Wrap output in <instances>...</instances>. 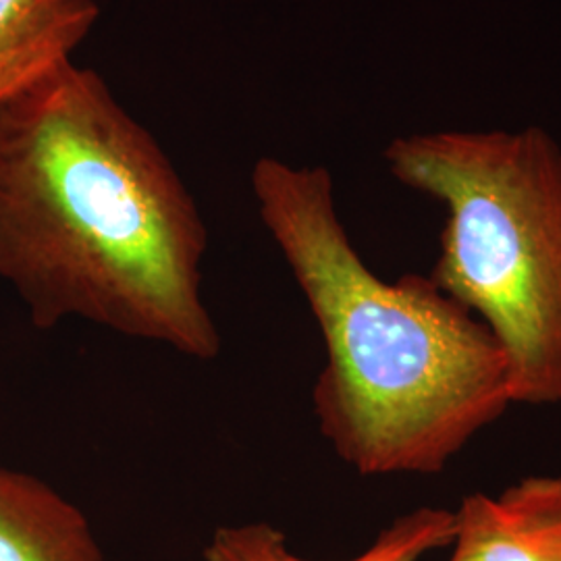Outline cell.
I'll return each instance as SVG.
<instances>
[{"label":"cell","mask_w":561,"mask_h":561,"mask_svg":"<svg viewBox=\"0 0 561 561\" xmlns=\"http://www.w3.org/2000/svg\"><path fill=\"white\" fill-rule=\"evenodd\" d=\"M206 248L180 171L99 71L62 62L0 106V279L38 331L80 319L213 360Z\"/></svg>","instance_id":"6da1fadb"},{"label":"cell","mask_w":561,"mask_h":561,"mask_svg":"<svg viewBox=\"0 0 561 561\" xmlns=\"http://www.w3.org/2000/svg\"><path fill=\"white\" fill-rule=\"evenodd\" d=\"M252 192L321 329L312 405L322 437L362 477L443 472L514 403L502 343L428 275L370 271L327 167L262 157Z\"/></svg>","instance_id":"7a4b0ae2"},{"label":"cell","mask_w":561,"mask_h":561,"mask_svg":"<svg viewBox=\"0 0 561 561\" xmlns=\"http://www.w3.org/2000/svg\"><path fill=\"white\" fill-rule=\"evenodd\" d=\"M385 161L445 206L428 277L502 343L514 403L560 405V144L541 127L428 131L396 138Z\"/></svg>","instance_id":"3957f363"},{"label":"cell","mask_w":561,"mask_h":561,"mask_svg":"<svg viewBox=\"0 0 561 561\" xmlns=\"http://www.w3.org/2000/svg\"><path fill=\"white\" fill-rule=\"evenodd\" d=\"M447 561H561V474L461 500Z\"/></svg>","instance_id":"277c9868"},{"label":"cell","mask_w":561,"mask_h":561,"mask_svg":"<svg viewBox=\"0 0 561 561\" xmlns=\"http://www.w3.org/2000/svg\"><path fill=\"white\" fill-rule=\"evenodd\" d=\"M0 561H104L80 507L34 474L0 466Z\"/></svg>","instance_id":"5b68a950"},{"label":"cell","mask_w":561,"mask_h":561,"mask_svg":"<svg viewBox=\"0 0 561 561\" xmlns=\"http://www.w3.org/2000/svg\"><path fill=\"white\" fill-rule=\"evenodd\" d=\"M99 18L96 0H0V106L73 60Z\"/></svg>","instance_id":"8992f818"},{"label":"cell","mask_w":561,"mask_h":561,"mask_svg":"<svg viewBox=\"0 0 561 561\" xmlns=\"http://www.w3.org/2000/svg\"><path fill=\"white\" fill-rule=\"evenodd\" d=\"M456 535V514L443 507L422 505L382 528L362 553L345 561H421L424 556L449 549ZM202 561H317L298 556L285 533L271 522H245L219 526Z\"/></svg>","instance_id":"52a82bcc"}]
</instances>
